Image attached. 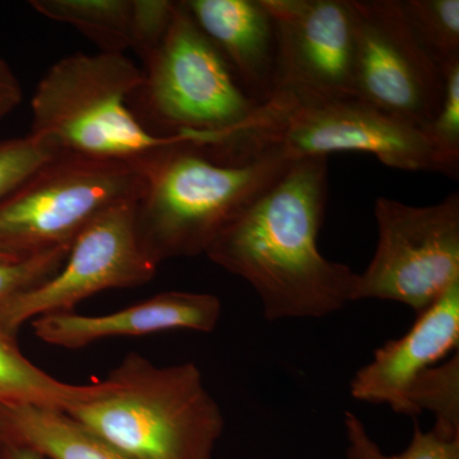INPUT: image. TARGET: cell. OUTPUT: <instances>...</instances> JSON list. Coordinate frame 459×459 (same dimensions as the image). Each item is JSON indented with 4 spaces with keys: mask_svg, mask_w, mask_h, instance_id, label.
<instances>
[{
    "mask_svg": "<svg viewBox=\"0 0 459 459\" xmlns=\"http://www.w3.org/2000/svg\"><path fill=\"white\" fill-rule=\"evenodd\" d=\"M134 202L108 208L77 235L60 270L35 289L0 303V327L17 336L30 320L74 312L91 296L150 282L155 264L138 238Z\"/></svg>",
    "mask_w": 459,
    "mask_h": 459,
    "instance_id": "30bf717a",
    "label": "cell"
},
{
    "mask_svg": "<svg viewBox=\"0 0 459 459\" xmlns=\"http://www.w3.org/2000/svg\"><path fill=\"white\" fill-rule=\"evenodd\" d=\"M57 155L59 151L49 141L31 133L0 141V201Z\"/></svg>",
    "mask_w": 459,
    "mask_h": 459,
    "instance_id": "7402d4cb",
    "label": "cell"
},
{
    "mask_svg": "<svg viewBox=\"0 0 459 459\" xmlns=\"http://www.w3.org/2000/svg\"><path fill=\"white\" fill-rule=\"evenodd\" d=\"M30 5L42 17L74 27L101 53L132 50L133 0H32Z\"/></svg>",
    "mask_w": 459,
    "mask_h": 459,
    "instance_id": "e0dca14e",
    "label": "cell"
},
{
    "mask_svg": "<svg viewBox=\"0 0 459 459\" xmlns=\"http://www.w3.org/2000/svg\"><path fill=\"white\" fill-rule=\"evenodd\" d=\"M143 186L134 166L60 153L0 201V253L23 259L71 247L99 214L137 201Z\"/></svg>",
    "mask_w": 459,
    "mask_h": 459,
    "instance_id": "52a82bcc",
    "label": "cell"
},
{
    "mask_svg": "<svg viewBox=\"0 0 459 459\" xmlns=\"http://www.w3.org/2000/svg\"><path fill=\"white\" fill-rule=\"evenodd\" d=\"M400 5L413 38L443 74L459 62V0H404Z\"/></svg>",
    "mask_w": 459,
    "mask_h": 459,
    "instance_id": "ac0fdd59",
    "label": "cell"
},
{
    "mask_svg": "<svg viewBox=\"0 0 459 459\" xmlns=\"http://www.w3.org/2000/svg\"><path fill=\"white\" fill-rule=\"evenodd\" d=\"M0 440L47 459H131L65 411L44 407L0 406Z\"/></svg>",
    "mask_w": 459,
    "mask_h": 459,
    "instance_id": "9a60e30c",
    "label": "cell"
},
{
    "mask_svg": "<svg viewBox=\"0 0 459 459\" xmlns=\"http://www.w3.org/2000/svg\"><path fill=\"white\" fill-rule=\"evenodd\" d=\"M327 195L328 157L298 160L204 253L255 289L270 322L323 318L352 303L358 273L325 258L316 243Z\"/></svg>",
    "mask_w": 459,
    "mask_h": 459,
    "instance_id": "6da1fadb",
    "label": "cell"
},
{
    "mask_svg": "<svg viewBox=\"0 0 459 459\" xmlns=\"http://www.w3.org/2000/svg\"><path fill=\"white\" fill-rule=\"evenodd\" d=\"M352 3L353 93L377 110L424 133L442 104V69L413 38L398 0Z\"/></svg>",
    "mask_w": 459,
    "mask_h": 459,
    "instance_id": "9c48e42d",
    "label": "cell"
},
{
    "mask_svg": "<svg viewBox=\"0 0 459 459\" xmlns=\"http://www.w3.org/2000/svg\"><path fill=\"white\" fill-rule=\"evenodd\" d=\"M108 379V394L65 412L131 459H213L225 420L197 365L131 352Z\"/></svg>",
    "mask_w": 459,
    "mask_h": 459,
    "instance_id": "277c9868",
    "label": "cell"
},
{
    "mask_svg": "<svg viewBox=\"0 0 459 459\" xmlns=\"http://www.w3.org/2000/svg\"><path fill=\"white\" fill-rule=\"evenodd\" d=\"M221 313V301L212 294L165 291L104 316L56 313L33 319L31 325L42 342L77 350L105 338L150 336L175 329L211 333Z\"/></svg>",
    "mask_w": 459,
    "mask_h": 459,
    "instance_id": "4fadbf2b",
    "label": "cell"
},
{
    "mask_svg": "<svg viewBox=\"0 0 459 459\" xmlns=\"http://www.w3.org/2000/svg\"><path fill=\"white\" fill-rule=\"evenodd\" d=\"M459 344V281L418 314L407 333L388 341L355 374L350 392L355 400L388 404L410 416L409 392L425 370L442 362Z\"/></svg>",
    "mask_w": 459,
    "mask_h": 459,
    "instance_id": "7c38bea8",
    "label": "cell"
},
{
    "mask_svg": "<svg viewBox=\"0 0 459 459\" xmlns=\"http://www.w3.org/2000/svg\"><path fill=\"white\" fill-rule=\"evenodd\" d=\"M347 458L349 459H459V437H446L435 431H422L415 422L412 439L406 451L388 455L368 434L364 422L353 412L344 413Z\"/></svg>",
    "mask_w": 459,
    "mask_h": 459,
    "instance_id": "ffe728a7",
    "label": "cell"
},
{
    "mask_svg": "<svg viewBox=\"0 0 459 459\" xmlns=\"http://www.w3.org/2000/svg\"><path fill=\"white\" fill-rule=\"evenodd\" d=\"M241 89L259 104L279 83L276 23L263 0H184Z\"/></svg>",
    "mask_w": 459,
    "mask_h": 459,
    "instance_id": "5bb4252c",
    "label": "cell"
},
{
    "mask_svg": "<svg viewBox=\"0 0 459 459\" xmlns=\"http://www.w3.org/2000/svg\"><path fill=\"white\" fill-rule=\"evenodd\" d=\"M276 23L279 87L355 96L352 0H263ZM356 98V96H355Z\"/></svg>",
    "mask_w": 459,
    "mask_h": 459,
    "instance_id": "8fae6325",
    "label": "cell"
},
{
    "mask_svg": "<svg viewBox=\"0 0 459 459\" xmlns=\"http://www.w3.org/2000/svg\"><path fill=\"white\" fill-rule=\"evenodd\" d=\"M379 238L352 301L379 299L427 309L459 281V193L416 207L380 197L374 205Z\"/></svg>",
    "mask_w": 459,
    "mask_h": 459,
    "instance_id": "ba28073f",
    "label": "cell"
},
{
    "mask_svg": "<svg viewBox=\"0 0 459 459\" xmlns=\"http://www.w3.org/2000/svg\"><path fill=\"white\" fill-rule=\"evenodd\" d=\"M142 65L143 81L129 105L160 137L195 143L235 128L256 107L183 2L175 3L165 38Z\"/></svg>",
    "mask_w": 459,
    "mask_h": 459,
    "instance_id": "8992f818",
    "label": "cell"
},
{
    "mask_svg": "<svg viewBox=\"0 0 459 459\" xmlns=\"http://www.w3.org/2000/svg\"><path fill=\"white\" fill-rule=\"evenodd\" d=\"M143 81L126 54L74 53L48 69L31 100V134L60 153L144 165L180 135L160 137L133 113L129 100Z\"/></svg>",
    "mask_w": 459,
    "mask_h": 459,
    "instance_id": "5b68a950",
    "label": "cell"
},
{
    "mask_svg": "<svg viewBox=\"0 0 459 459\" xmlns=\"http://www.w3.org/2000/svg\"><path fill=\"white\" fill-rule=\"evenodd\" d=\"M180 137L142 169L144 186L134 204L138 238L157 265L204 255L220 231L294 162L276 153L228 161Z\"/></svg>",
    "mask_w": 459,
    "mask_h": 459,
    "instance_id": "3957f363",
    "label": "cell"
},
{
    "mask_svg": "<svg viewBox=\"0 0 459 459\" xmlns=\"http://www.w3.org/2000/svg\"><path fill=\"white\" fill-rule=\"evenodd\" d=\"M111 388L108 379L84 385L56 379L30 361L18 347L16 336L0 327V406H36L65 412Z\"/></svg>",
    "mask_w": 459,
    "mask_h": 459,
    "instance_id": "2e32d148",
    "label": "cell"
},
{
    "mask_svg": "<svg viewBox=\"0 0 459 459\" xmlns=\"http://www.w3.org/2000/svg\"><path fill=\"white\" fill-rule=\"evenodd\" d=\"M22 87L8 63L0 56V120L4 119L21 104Z\"/></svg>",
    "mask_w": 459,
    "mask_h": 459,
    "instance_id": "d4e9b609",
    "label": "cell"
},
{
    "mask_svg": "<svg viewBox=\"0 0 459 459\" xmlns=\"http://www.w3.org/2000/svg\"><path fill=\"white\" fill-rule=\"evenodd\" d=\"M68 252L69 247H62L29 258L0 263V303L49 280L60 270Z\"/></svg>",
    "mask_w": 459,
    "mask_h": 459,
    "instance_id": "603a6c76",
    "label": "cell"
},
{
    "mask_svg": "<svg viewBox=\"0 0 459 459\" xmlns=\"http://www.w3.org/2000/svg\"><path fill=\"white\" fill-rule=\"evenodd\" d=\"M410 416L422 411L435 416L434 430L446 437H459V355L455 352L415 380L409 392Z\"/></svg>",
    "mask_w": 459,
    "mask_h": 459,
    "instance_id": "d6986e66",
    "label": "cell"
},
{
    "mask_svg": "<svg viewBox=\"0 0 459 459\" xmlns=\"http://www.w3.org/2000/svg\"><path fill=\"white\" fill-rule=\"evenodd\" d=\"M0 459H47L41 455L26 448V446H17V444L0 440Z\"/></svg>",
    "mask_w": 459,
    "mask_h": 459,
    "instance_id": "484cf974",
    "label": "cell"
},
{
    "mask_svg": "<svg viewBox=\"0 0 459 459\" xmlns=\"http://www.w3.org/2000/svg\"><path fill=\"white\" fill-rule=\"evenodd\" d=\"M134 3V26H133V47L144 62L156 48L161 44L172 16H174L175 3L169 0H133Z\"/></svg>",
    "mask_w": 459,
    "mask_h": 459,
    "instance_id": "cb8c5ba5",
    "label": "cell"
},
{
    "mask_svg": "<svg viewBox=\"0 0 459 459\" xmlns=\"http://www.w3.org/2000/svg\"><path fill=\"white\" fill-rule=\"evenodd\" d=\"M213 156L246 162L276 153L290 161L365 152L406 171L446 169L424 133L355 96H323L279 87L235 128L201 142Z\"/></svg>",
    "mask_w": 459,
    "mask_h": 459,
    "instance_id": "7a4b0ae2",
    "label": "cell"
},
{
    "mask_svg": "<svg viewBox=\"0 0 459 459\" xmlns=\"http://www.w3.org/2000/svg\"><path fill=\"white\" fill-rule=\"evenodd\" d=\"M17 259L18 258H14V256L5 255H2V253H0V263L17 261Z\"/></svg>",
    "mask_w": 459,
    "mask_h": 459,
    "instance_id": "4316f807",
    "label": "cell"
},
{
    "mask_svg": "<svg viewBox=\"0 0 459 459\" xmlns=\"http://www.w3.org/2000/svg\"><path fill=\"white\" fill-rule=\"evenodd\" d=\"M452 179L459 172V62L444 71V93L439 110L424 132Z\"/></svg>",
    "mask_w": 459,
    "mask_h": 459,
    "instance_id": "44dd1931",
    "label": "cell"
}]
</instances>
